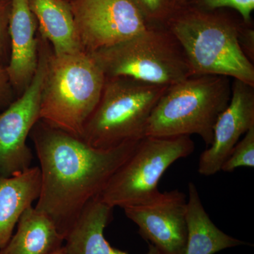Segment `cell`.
<instances>
[{"label": "cell", "mask_w": 254, "mask_h": 254, "mask_svg": "<svg viewBox=\"0 0 254 254\" xmlns=\"http://www.w3.org/2000/svg\"><path fill=\"white\" fill-rule=\"evenodd\" d=\"M50 254H68L66 252V249H65L64 246L62 247L59 250L55 251L54 252Z\"/></svg>", "instance_id": "24"}, {"label": "cell", "mask_w": 254, "mask_h": 254, "mask_svg": "<svg viewBox=\"0 0 254 254\" xmlns=\"http://www.w3.org/2000/svg\"><path fill=\"white\" fill-rule=\"evenodd\" d=\"M240 167H254V127L235 145L222 164L220 170L231 173Z\"/></svg>", "instance_id": "18"}, {"label": "cell", "mask_w": 254, "mask_h": 254, "mask_svg": "<svg viewBox=\"0 0 254 254\" xmlns=\"http://www.w3.org/2000/svg\"><path fill=\"white\" fill-rule=\"evenodd\" d=\"M38 23V33L56 55L83 51L80 44L71 3L66 0H28Z\"/></svg>", "instance_id": "15"}, {"label": "cell", "mask_w": 254, "mask_h": 254, "mask_svg": "<svg viewBox=\"0 0 254 254\" xmlns=\"http://www.w3.org/2000/svg\"><path fill=\"white\" fill-rule=\"evenodd\" d=\"M187 195L159 191L150 199L123 208L142 238L163 254H183L187 243Z\"/></svg>", "instance_id": "10"}, {"label": "cell", "mask_w": 254, "mask_h": 254, "mask_svg": "<svg viewBox=\"0 0 254 254\" xmlns=\"http://www.w3.org/2000/svg\"><path fill=\"white\" fill-rule=\"evenodd\" d=\"M29 136L41 172L35 208L50 218L64 239L88 202L99 195L141 140L100 149L41 120Z\"/></svg>", "instance_id": "1"}, {"label": "cell", "mask_w": 254, "mask_h": 254, "mask_svg": "<svg viewBox=\"0 0 254 254\" xmlns=\"http://www.w3.org/2000/svg\"><path fill=\"white\" fill-rule=\"evenodd\" d=\"M11 0H0V64H3L10 51L9 24Z\"/></svg>", "instance_id": "21"}, {"label": "cell", "mask_w": 254, "mask_h": 254, "mask_svg": "<svg viewBox=\"0 0 254 254\" xmlns=\"http://www.w3.org/2000/svg\"><path fill=\"white\" fill-rule=\"evenodd\" d=\"M186 4L207 11L230 8L237 11L242 19L249 24L252 23L254 9V0H188Z\"/></svg>", "instance_id": "20"}, {"label": "cell", "mask_w": 254, "mask_h": 254, "mask_svg": "<svg viewBox=\"0 0 254 254\" xmlns=\"http://www.w3.org/2000/svg\"><path fill=\"white\" fill-rule=\"evenodd\" d=\"M240 46L244 53L254 63V31L252 23H243L239 37Z\"/></svg>", "instance_id": "22"}, {"label": "cell", "mask_w": 254, "mask_h": 254, "mask_svg": "<svg viewBox=\"0 0 254 254\" xmlns=\"http://www.w3.org/2000/svg\"><path fill=\"white\" fill-rule=\"evenodd\" d=\"M187 1H188V0H174L175 4L176 5L177 7H178V6H182L186 4Z\"/></svg>", "instance_id": "25"}, {"label": "cell", "mask_w": 254, "mask_h": 254, "mask_svg": "<svg viewBox=\"0 0 254 254\" xmlns=\"http://www.w3.org/2000/svg\"><path fill=\"white\" fill-rule=\"evenodd\" d=\"M38 68L17 100L0 113V175L11 177L31 168L33 152L26 144L32 128L40 120L43 87L52 48L38 35Z\"/></svg>", "instance_id": "8"}, {"label": "cell", "mask_w": 254, "mask_h": 254, "mask_svg": "<svg viewBox=\"0 0 254 254\" xmlns=\"http://www.w3.org/2000/svg\"><path fill=\"white\" fill-rule=\"evenodd\" d=\"M253 127L254 86L234 79L230 103L215 123L213 141L200 155V175L209 177L220 172L241 137Z\"/></svg>", "instance_id": "11"}, {"label": "cell", "mask_w": 254, "mask_h": 254, "mask_svg": "<svg viewBox=\"0 0 254 254\" xmlns=\"http://www.w3.org/2000/svg\"><path fill=\"white\" fill-rule=\"evenodd\" d=\"M244 22L218 10L185 4L175 9L165 27L180 43L193 76L219 75L254 86V64L239 41Z\"/></svg>", "instance_id": "2"}, {"label": "cell", "mask_w": 254, "mask_h": 254, "mask_svg": "<svg viewBox=\"0 0 254 254\" xmlns=\"http://www.w3.org/2000/svg\"><path fill=\"white\" fill-rule=\"evenodd\" d=\"M150 26H165L177 7L174 0H131Z\"/></svg>", "instance_id": "19"}, {"label": "cell", "mask_w": 254, "mask_h": 254, "mask_svg": "<svg viewBox=\"0 0 254 254\" xmlns=\"http://www.w3.org/2000/svg\"><path fill=\"white\" fill-rule=\"evenodd\" d=\"M17 230L0 254H50L63 247L64 238L54 223L35 207L23 212Z\"/></svg>", "instance_id": "17"}, {"label": "cell", "mask_w": 254, "mask_h": 254, "mask_svg": "<svg viewBox=\"0 0 254 254\" xmlns=\"http://www.w3.org/2000/svg\"><path fill=\"white\" fill-rule=\"evenodd\" d=\"M80 44L83 51L115 46L150 27L131 0L71 1Z\"/></svg>", "instance_id": "9"}, {"label": "cell", "mask_w": 254, "mask_h": 254, "mask_svg": "<svg viewBox=\"0 0 254 254\" xmlns=\"http://www.w3.org/2000/svg\"><path fill=\"white\" fill-rule=\"evenodd\" d=\"M168 87L130 78H105L99 102L85 123L81 139L100 149L142 139L150 114Z\"/></svg>", "instance_id": "5"}, {"label": "cell", "mask_w": 254, "mask_h": 254, "mask_svg": "<svg viewBox=\"0 0 254 254\" xmlns=\"http://www.w3.org/2000/svg\"><path fill=\"white\" fill-rule=\"evenodd\" d=\"M194 149V142L189 136H144L98 196L113 208L150 199L158 193V182L167 170Z\"/></svg>", "instance_id": "7"}, {"label": "cell", "mask_w": 254, "mask_h": 254, "mask_svg": "<svg viewBox=\"0 0 254 254\" xmlns=\"http://www.w3.org/2000/svg\"><path fill=\"white\" fill-rule=\"evenodd\" d=\"M66 1H69V2H71V1H74V0H66Z\"/></svg>", "instance_id": "26"}, {"label": "cell", "mask_w": 254, "mask_h": 254, "mask_svg": "<svg viewBox=\"0 0 254 254\" xmlns=\"http://www.w3.org/2000/svg\"><path fill=\"white\" fill-rule=\"evenodd\" d=\"M38 23L28 0H11L9 35L10 51L6 66L11 86L22 93L38 68L39 50Z\"/></svg>", "instance_id": "12"}, {"label": "cell", "mask_w": 254, "mask_h": 254, "mask_svg": "<svg viewBox=\"0 0 254 254\" xmlns=\"http://www.w3.org/2000/svg\"><path fill=\"white\" fill-rule=\"evenodd\" d=\"M39 167H31L11 177L0 175V250L6 245L23 212L41 192Z\"/></svg>", "instance_id": "14"}, {"label": "cell", "mask_w": 254, "mask_h": 254, "mask_svg": "<svg viewBox=\"0 0 254 254\" xmlns=\"http://www.w3.org/2000/svg\"><path fill=\"white\" fill-rule=\"evenodd\" d=\"M89 54L105 78L170 86L193 76L180 43L165 26H150L127 41Z\"/></svg>", "instance_id": "6"}, {"label": "cell", "mask_w": 254, "mask_h": 254, "mask_svg": "<svg viewBox=\"0 0 254 254\" xmlns=\"http://www.w3.org/2000/svg\"><path fill=\"white\" fill-rule=\"evenodd\" d=\"M231 94V78L219 75H195L171 85L150 114L145 136L196 134L208 148Z\"/></svg>", "instance_id": "3"}, {"label": "cell", "mask_w": 254, "mask_h": 254, "mask_svg": "<svg viewBox=\"0 0 254 254\" xmlns=\"http://www.w3.org/2000/svg\"><path fill=\"white\" fill-rule=\"evenodd\" d=\"M11 87L6 66L0 64V105H2L8 98Z\"/></svg>", "instance_id": "23"}, {"label": "cell", "mask_w": 254, "mask_h": 254, "mask_svg": "<svg viewBox=\"0 0 254 254\" xmlns=\"http://www.w3.org/2000/svg\"><path fill=\"white\" fill-rule=\"evenodd\" d=\"M187 204V238L183 254H215L240 246L251 245L220 230L205 211L198 190L188 185Z\"/></svg>", "instance_id": "16"}, {"label": "cell", "mask_w": 254, "mask_h": 254, "mask_svg": "<svg viewBox=\"0 0 254 254\" xmlns=\"http://www.w3.org/2000/svg\"><path fill=\"white\" fill-rule=\"evenodd\" d=\"M105 76L84 51L48 59L40 120L81 138L85 123L101 96Z\"/></svg>", "instance_id": "4"}, {"label": "cell", "mask_w": 254, "mask_h": 254, "mask_svg": "<svg viewBox=\"0 0 254 254\" xmlns=\"http://www.w3.org/2000/svg\"><path fill=\"white\" fill-rule=\"evenodd\" d=\"M113 208L97 196L88 202L64 239L68 254H129L114 248L106 240L105 227L111 221ZM148 244L145 254H163Z\"/></svg>", "instance_id": "13"}]
</instances>
